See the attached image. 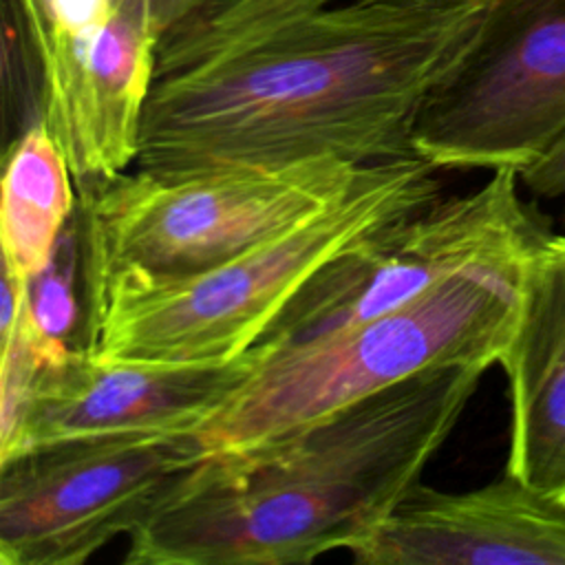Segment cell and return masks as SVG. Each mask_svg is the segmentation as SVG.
I'll return each mask as SVG.
<instances>
[{
	"instance_id": "1",
	"label": "cell",
	"mask_w": 565,
	"mask_h": 565,
	"mask_svg": "<svg viewBox=\"0 0 565 565\" xmlns=\"http://www.w3.org/2000/svg\"><path fill=\"white\" fill-rule=\"evenodd\" d=\"M488 2L417 11L358 0H214L159 38L137 168L415 157L419 108Z\"/></svg>"
},
{
	"instance_id": "2",
	"label": "cell",
	"mask_w": 565,
	"mask_h": 565,
	"mask_svg": "<svg viewBox=\"0 0 565 565\" xmlns=\"http://www.w3.org/2000/svg\"><path fill=\"white\" fill-rule=\"evenodd\" d=\"M486 366L419 373L278 444L205 457L128 536V565H296L369 536L419 481Z\"/></svg>"
},
{
	"instance_id": "3",
	"label": "cell",
	"mask_w": 565,
	"mask_h": 565,
	"mask_svg": "<svg viewBox=\"0 0 565 565\" xmlns=\"http://www.w3.org/2000/svg\"><path fill=\"white\" fill-rule=\"evenodd\" d=\"M419 157L362 166L347 192L212 269L119 282L88 300L84 349L106 360L227 362L252 351L329 263L439 199Z\"/></svg>"
},
{
	"instance_id": "4",
	"label": "cell",
	"mask_w": 565,
	"mask_h": 565,
	"mask_svg": "<svg viewBox=\"0 0 565 565\" xmlns=\"http://www.w3.org/2000/svg\"><path fill=\"white\" fill-rule=\"evenodd\" d=\"M525 256L461 269L375 318L274 351L256 349L247 380L188 433L205 457L243 455L419 373L490 369L514 333Z\"/></svg>"
},
{
	"instance_id": "5",
	"label": "cell",
	"mask_w": 565,
	"mask_h": 565,
	"mask_svg": "<svg viewBox=\"0 0 565 565\" xmlns=\"http://www.w3.org/2000/svg\"><path fill=\"white\" fill-rule=\"evenodd\" d=\"M360 168L335 159L199 172L137 168L86 183L79 188L86 302L119 282L223 265L327 207Z\"/></svg>"
},
{
	"instance_id": "6",
	"label": "cell",
	"mask_w": 565,
	"mask_h": 565,
	"mask_svg": "<svg viewBox=\"0 0 565 565\" xmlns=\"http://www.w3.org/2000/svg\"><path fill=\"white\" fill-rule=\"evenodd\" d=\"M565 132V0H490L426 95L415 157L437 170L521 172Z\"/></svg>"
},
{
	"instance_id": "7",
	"label": "cell",
	"mask_w": 565,
	"mask_h": 565,
	"mask_svg": "<svg viewBox=\"0 0 565 565\" xmlns=\"http://www.w3.org/2000/svg\"><path fill=\"white\" fill-rule=\"evenodd\" d=\"M205 459L192 433L79 437L0 463L2 565H79L139 530Z\"/></svg>"
},
{
	"instance_id": "8",
	"label": "cell",
	"mask_w": 565,
	"mask_h": 565,
	"mask_svg": "<svg viewBox=\"0 0 565 565\" xmlns=\"http://www.w3.org/2000/svg\"><path fill=\"white\" fill-rule=\"evenodd\" d=\"M519 183L516 170H492L479 190L437 199L329 263L254 349L274 351L375 318L461 269L523 258L550 232L521 199Z\"/></svg>"
},
{
	"instance_id": "9",
	"label": "cell",
	"mask_w": 565,
	"mask_h": 565,
	"mask_svg": "<svg viewBox=\"0 0 565 565\" xmlns=\"http://www.w3.org/2000/svg\"><path fill=\"white\" fill-rule=\"evenodd\" d=\"M31 24L42 64V119L75 183L126 172L137 163L161 38L150 0H117L77 24Z\"/></svg>"
},
{
	"instance_id": "10",
	"label": "cell",
	"mask_w": 565,
	"mask_h": 565,
	"mask_svg": "<svg viewBox=\"0 0 565 565\" xmlns=\"http://www.w3.org/2000/svg\"><path fill=\"white\" fill-rule=\"evenodd\" d=\"M256 349L227 362L106 360L84 347L40 373L15 417L0 426V463L66 439L188 433L256 369Z\"/></svg>"
},
{
	"instance_id": "11",
	"label": "cell",
	"mask_w": 565,
	"mask_h": 565,
	"mask_svg": "<svg viewBox=\"0 0 565 565\" xmlns=\"http://www.w3.org/2000/svg\"><path fill=\"white\" fill-rule=\"evenodd\" d=\"M349 554L360 565H565V503L508 470L466 492L417 481Z\"/></svg>"
},
{
	"instance_id": "12",
	"label": "cell",
	"mask_w": 565,
	"mask_h": 565,
	"mask_svg": "<svg viewBox=\"0 0 565 565\" xmlns=\"http://www.w3.org/2000/svg\"><path fill=\"white\" fill-rule=\"evenodd\" d=\"M499 364L512 411L505 470L565 503V236L547 234L525 256L516 324Z\"/></svg>"
},
{
	"instance_id": "13",
	"label": "cell",
	"mask_w": 565,
	"mask_h": 565,
	"mask_svg": "<svg viewBox=\"0 0 565 565\" xmlns=\"http://www.w3.org/2000/svg\"><path fill=\"white\" fill-rule=\"evenodd\" d=\"M68 161L40 117L9 143L2 177V269L31 282L57 249L73 212Z\"/></svg>"
},
{
	"instance_id": "14",
	"label": "cell",
	"mask_w": 565,
	"mask_h": 565,
	"mask_svg": "<svg viewBox=\"0 0 565 565\" xmlns=\"http://www.w3.org/2000/svg\"><path fill=\"white\" fill-rule=\"evenodd\" d=\"M29 307L35 322L49 335L66 340L77 316L73 298V245H68L66 230L49 267L29 282Z\"/></svg>"
},
{
	"instance_id": "15",
	"label": "cell",
	"mask_w": 565,
	"mask_h": 565,
	"mask_svg": "<svg viewBox=\"0 0 565 565\" xmlns=\"http://www.w3.org/2000/svg\"><path fill=\"white\" fill-rule=\"evenodd\" d=\"M519 181L536 196L565 199V132L519 172Z\"/></svg>"
},
{
	"instance_id": "16",
	"label": "cell",
	"mask_w": 565,
	"mask_h": 565,
	"mask_svg": "<svg viewBox=\"0 0 565 565\" xmlns=\"http://www.w3.org/2000/svg\"><path fill=\"white\" fill-rule=\"evenodd\" d=\"M210 2H214V0H150L154 20H157L161 33Z\"/></svg>"
},
{
	"instance_id": "17",
	"label": "cell",
	"mask_w": 565,
	"mask_h": 565,
	"mask_svg": "<svg viewBox=\"0 0 565 565\" xmlns=\"http://www.w3.org/2000/svg\"><path fill=\"white\" fill-rule=\"evenodd\" d=\"M358 2H373V4H386L397 9H417V11H461V9L483 4L488 0H358Z\"/></svg>"
}]
</instances>
